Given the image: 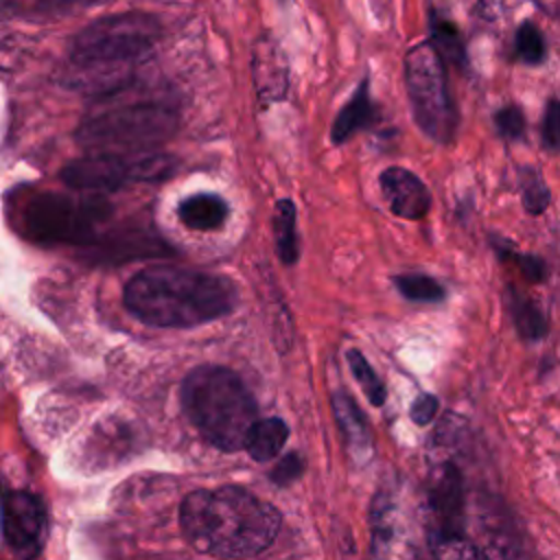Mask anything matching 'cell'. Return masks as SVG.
I'll use <instances>...</instances> for the list:
<instances>
[{
    "mask_svg": "<svg viewBox=\"0 0 560 560\" xmlns=\"http://www.w3.org/2000/svg\"><path fill=\"white\" fill-rule=\"evenodd\" d=\"M409 413H411V420H413L416 424H427V422H431V420L435 418V413H438V398L431 396V394H420V396L413 400Z\"/></svg>",
    "mask_w": 560,
    "mask_h": 560,
    "instance_id": "31",
    "label": "cell"
},
{
    "mask_svg": "<svg viewBox=\"0 0 560 560\" xmlns=\"http://www.w3.org/2000/svg\"><path fill=\"white\" fill-rule=\"evenodd\" d=\"M2 538L15 560H35L46 542L48 518L42 499L28 490H4L0 499Z\"/></svg>",
    "mask_w": 560,
    "mask_h": 560,
    "instance_id": "9",
    "label": "cell"
},
{
    "mask_svg": "<svg viewBox=\"0 0 560 560\" xmlns=\"http://www.w3.org/2000/svg\"><path fill=\"white\" fill-rule=\"evenodd\" d=\"M300 470H302V459L298 457V453H289L287 457H282L280 459V464L273 468V481L276 483H289V481H293L298 475H300Z\"/></svg>",
    "mask_w": 560,
    "mask_h": 560,
    "instance_id": "32",
    "label": "cell"
},
{
    "mask_svg": "<svg viewBox=\"0 0 560 560\" xmlns=\"http://www.w3.org/2000/svg\"><path fill=\"white\" fill-rule=\"evenodd\" d=\"M162 35L160 20L144 11L105 15L85 26L70 46L66 83L88 94H116L131 81Z\"/></svg>",
    "mask_w": 560,
    "mask_h": 560,
    "instance_id": "3",
    "label": "cell"
},
{
    "mask_svg": "<svg viewBox=\"0 0 560 560\" xmlns=\"http://www.w3.org/2000/svg\"><path fill=\"white\" fill-rule=\"evenodd\" d=\"M518 179H521L523 208L532 217L542 214L549 208V203H551V192H549V186L545 184V177L536 168L525 166V168H521Z\"/></svg>",
    "mask_w": 560,
    "mask_h": 560,
    "instance_id": "23",
    "label": "cell"
},
{
    "mask_svg": "<svg viewBox=\"0 0 560 560\" xmlns=\"http://www.w3.org/2000/svg\"><path fill=\"white\" fill-rule=\"evenodd\" d=\"M494 247H497V252H499L501 258L514 260V265H516L518 271L525 276V280H529V282H542V280L547 278V262H545L540 256L514 252L510 243H497V241H494Z\"/></svg>",
    "mask_w": 560,
    "mask_h": 560,
    "instance_id": "27",
    "label": "cell"
},
{
    "mask_svg": "<svg viewBox=\"0 0 560 560\" xmlns=\"http://www.w3.org/2000/svg\"><path fill=\"white\" fill-rule=\"evenodd\" d=\"M287 438H289V427L284 424V420H280V418H262L260 420L258 418L254 422V427L249 429L243 448L252 455V459L265 462V459L276 457L282 451Z\"/></svg>",
    "mask_w": 560,
    "mask_h": 560,
    "instance_id": "20",
    "label": "cell"
},
{
    "mask_svg": "<svg viewBox=\"0 0 560 560\" xmlns=\"http://www.w3.org/2000/svg\"><path fill=\"white\" fill-rule=\"evenodd\" d=\"M433 560H481V553L464 536L431 538Z\"/></svg>",
    "mask_w": 560,
    "mask_h": 560,
    "instance_id": "26",
    "label": "cell"
},
{
    "mask_svg": "<svg viewBox=\"0 0 560 560\" xmlns=\"http://www.w3.org/2000/svg\"><path fill=\"white\" fill-rule=\"evenodd\" d=\"M177 171L175 160L168 155H116V153H88L72 160L61 179L77 190L92 195L112 192L129 182H162Z\"/></svg>",
    "mask_w": 560,
    "mask_h": 560,
    "instance_id": "8",
    "label": "cell"
},
{
    "mask_svg": "<svg viewBox=\"0 0 560 560\" xmlns=\"http://www.w3.org/2000/svg\"><path fill=\"white\" fill-rule=\"evenodd\" d=\"M394 284L400 291V295H405L411 302H442L444 300V287L424 273H400L394 276Z\"/></svg>",
    "mask_w": 560,
    "mask_h": 560,
    "instance_id": "22",
    "label": "cell"
},
{
    "mask_svg": "<svg viewBox=\"0 0 560 560\" xmlns=\"http://www.w3.org/2000/svg\"><path fill=\"white\" fill-rule=\"evenodd\" d=\"M405 514L398 510L389 492H381L372 505V538L376 560H396L405 556L409 545L405 529Z\"/></svg>",
    "mask_w": 560,
    "mask_h": 560,
    "instance_id": "12",
    "label": "cell"
},
{
    "mask_svg": "<svg viewBox=\"0 0 560 560\" xmlns=\"http://www.w3.org/2000/svg\"><path fill=\"white\" fill-rule=\"evenodd\" d=\"M88 247V254L94 262H125L140 256H158L160 252H168L160 241L155 243L142 232H112L103 234V238H94Z\"/></svg>",
    "mask_w": 560,
    "mask_h": 560,
    "instance_id": "13",
    "label": "cell"
},
{
    "mask_svg": "<svg viewBox=\"0 0 560 560\" xmlns=\"http://www.w3.org/2000/svg\"><path fill=\"white\" fill-rule=\"evenodd\" d=\"M516 55L523 63L536 66L540 61H545L547 57V44H545V35L538 31V26L534 22H523L516 31Z\"/></svg>",
    "mask_w": 560,
    "mask_h": 560,
    "instance_id": "25",
    "label": "cell"
},
{
    "mask_svg": "<svg viewBox=\"0 0 560 560\" xmlns=\"http://www.w3.org/2000/svg\"><path fill=\"white\" fill-rule=\"evenodd\" d=\"M182 407L219 451H238L258 420V405L241 376L221 365H201L182 383Z\"/></svg>",
    "mask_w": 560,
    "mask_h": 560,
    "instance_id": "4",
    "label": "cell"
},
{
    "mask_svg": "<svg viewBox=\"0 0 560 560\" xmlns=\"http://www.w3.org/2000/svg\"><path fill=\"white\" fill-rule=\"evenodd\" d=\"M427 510L431 538L462 536L464 486L462 475L451 462L438 464L427 483Z\"/></svg>",
    "mask_w": 560,
    "mask_h": 560,
    "instance_id": "10",
    "label": "cell"
},
{
    "mask_svg": "<svg viewBox=\"0 0 560 560\" xmlns=\"http://www.w3.org/2000/svg\"><path fill=\"white\" fill-rule=\"evenodd\" d=\"M112 206L101 195L70 197L61 192H42L33 197L24 212L22 225L31 241L55 245H90L96 228L107 221Z\"/></svg>",
    "mask_w": 560,
    "mask_h": 560,
    "instance_id": "7",
    "label": "cell"
},
{
    "mask_svg": "<svg viewBox=\"0 0 560 560\" xmlns=\"http://www.w3.org/2000/svg\"><path fill=\"white\" fill-rule=\"evenodd\" d=\"M348 359V365H350V372L354 374L357 383L361 385L363 394L368 396V400L372 405H383L385 402V385L381 383L378 374L374 372V368L368 363V359L359 352V350H348L346 354Z\"/></svg>",
    "mask_w": 560,
    "mask_h": 560,
    "instance_id": "24",
    "label": "cell"
},
{
    "mask_svg": "<svg viewBox=\"0 0 560 560\" xmlns=\"http://www.w3.org/2000/svg\"><path fill=\"white\" fill-rule=\"evenodd\" d=\"M429 31H431L429 44L444 63L448 61L455 66H466V46H464V39L453 22H448L446 18H442L440 13L433 11Z\"/></svg>",
    "mask_w": 560,
    "mask_h": 560,
    "instance_id": "21",
    "label": "cell"
},
{
    "mask_svg": "<svg viewBox=\"0 0 560 560\" xmlns=\"http://www.w3.org/2000/svg\"><path fill=\"white\" fill-rule=\"evenodd\" d=\"M186 540L217 558H249L265 551L280 529L276 508L234 486L197 490L179 508Z\"/></svg>",
    "mask_w": 560,
    "mask_h": 560,
    "instance_id": "2",
    "label": "cell"
},
{
    "mask_svg": "<svg viewBox=\"0 0 560 560\" xmlns=\"http://www.w3.org/2000/svg\"><path fill=\"white\" fill-rule=\"evenodd\" d=\"M374 120V107L370 98V79L363 77L357 90L352 92L350 101L339 109L332 127H330V140L335 144H343L350 140L357 131L365 129Z\"/></svg>",
    "mask_w": 560,
    "mask_h": 560,
    "instance_id": "15",
    "label": "cell"
},
{
    "mask_svg": "<svg viewBox=\"0 0 560 560\" xmlns=\"http://www.w3.org/2000/svg\"><path fill=\"white\" fill-rule=\"evenodd\" d=\"M332 413L348 440V446L352 451V455L357 459H365L372 453V442H370V433H368V424L363 420L361 409L354 405V400L343 394L337 392L332 396Z\"/></svg>",
    "mask_w": 560,
    "mask_h": 560,
    "instance_id": "17",
    "label": "cell"
},
{
    "mask_svg": "<svg viewBox=\"0 0 560 560\" xmlns=\"http://www.w3.org/2000/svg\"><path fill=\"white\" fill-rule=\"evenodd\" d=\"M238 300L230 278L199 269L160 265L138 271L122 291L125 308L158 328H192L234 311Z\"/></svg>",
    "mask_w": 560,
    "mask_h": 560,
    "instance_id": "1",
    "label": "cell"
},
{
    "mask_svg": "<svg viewBox=\"0 0 560 560\" xmlns=\"http://www.w3.org/2000/svg\"><path fill=\"white\" fill-rule=\"evenodd\" d=\"M230 214V206L221 195L214 192H197L188 195L177 206L179 221L195 232L219 230Z\"/></svg>",
    "mask_w": 560,
    "mask_h": 560,
    "instance_id": "14",
    "label": "cell"
},
{
    "mask_svg": "<svg viewBox=\"0 0 560 560\" xmlns=\"http://www.w3.org/2000/svg\"><path fill=\"white\" fill-rule=\"evenodd\" d=\"M402 74L420 131L438 144H451L457 131V109L448 90L444 61L429 42L416 44L405 55Z\"/></svg>",
    "mask_w": 560,
    "mask_h": 560,
    "instance_id": "6",
    "label": "cell"
},
{
    "mask_svg": "<svg viewBox=\"0 0 560 560\" xmlns=\"http://www.w3.org/2000/svg\"><path fill=\"white\" fill-rule=\"evenodd\" d=\"M109 0H33V7L39 13H50V15H63V13H74L83 11L88 7H96Z\"/></svg>",
    "mask_w": 560,
    "mask_h": 560,
    "instance_id": "29",
    "label": "cell"
},
{
    "mask_svg": "<svg viewBox=\"0 0 560 560\" xmlns=\"http://www.w3.org/2000/svg\"><path fill=\"white\" fill-rule=\"evenodd\" d=\"M505 306L508 313L525 341H538L547 335V317L545 313L523 293H518L512 284L505 287Z\"/></svg>",
    "mask_w": 560,
    "mask_h": 560,
    "instance_id": "19",
    "label": "cell"
},
{
    "mask_svg": "<svg viewBox=\"0 0 560 560\" xmlns=\"http://www.w3.org/2000/svg\"><path fill=\"white\" fill-rule=\"evenodd\" d=\"M179 112L162 98H136L94 112L77 127V140L90 153L142 155L175 136Z\"/></svg>",
    "mask_w": 560,
    "mask_h": 560,
    "instance_id": "5",
    "label": "cell"
},
{
    "mask_svg": "<svg viewBox=\"0 0 560 560\" xmlns=\"http://www.w3.org/2000/svg\"><path fill=\"white\" fill-rule=\"evenodd\" d=\"M381 192L389 210L407 221H420L431 208L427 184L405 166H387L378 175Z\"/></svg>",
    "mask_w": 560,
    "mask_h": 560,
    "instance_id": "11",
    "label": "cell"
},
{
    "mask_svg": "<svg viewBox=\"0 0 560 560\" xmlns=\"http://www.w3.org/2000/svg\"><path fill=\"white\" fill-rule=\"evenodd\" d=\"M254 77L260 98L278 101L287 90V63L282 52L271 44H258L254 57Z\"/></svg>",
    "mask_w": 560,
    "mask_h": 560,
    "instance_id": "16",
    "label": "cell"
},
{
    "mask_svg": "<svg viewBox=\"0 0 560 560\" xmlns=\"http://www.w3.org/2000/svg\"><path fill=\"white\" fill-rule=\"evenodd\" d=\"M494 125L505 140H521L525 133V116L516 105H505L494 114Z\"/></svg>",
    "mask_w": 560,
    "mask_h": 560,
    "instance_id": "28",
    "label": "cell"
},
{
    "mask_svg": "<svg viewBox=\"0 0 560 560\" xmlns=\"http://www.w3.org/2000/svg\"><path fill=\"white\" fill-rule=\"evenodd\" d=\"M558 118H560L558 98H549L542 114V122H540V138L551 153L558 149Z\"/></svg>",
    "mask_w": 560,
    "mask_h": 560,
    "instance_id": "30",
    "label": "cell"
},
{
    "mask_svg": "<svg viewBox=\"0 0 560 560\" xmlns=\"http://www.w3.org/2000/svg\"><path fill=\"white\" fill-rule=\"evenodd\" d=\"M273 236H276V254L282 265H295L300 258V241H298V210L295 203L284 197L276 201L273 210Z\"/></svg>",
    "mask_w": 560,
    "mask_h": 560,
    "instance_id": "18",
    "label": "cell"
}]
</instances>
